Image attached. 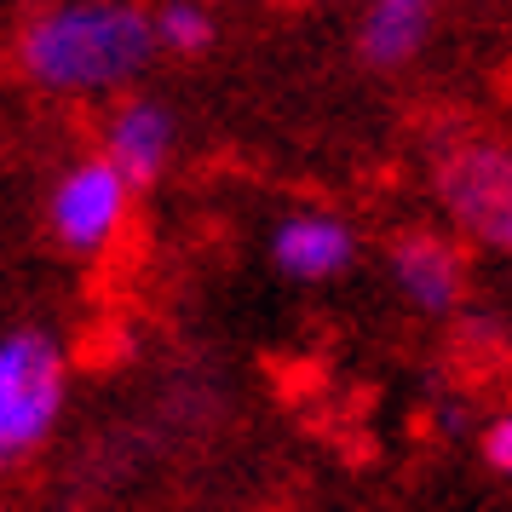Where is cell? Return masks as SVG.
<instances>
[{"label":"cell","instance_id":"6da1fadb","mask_svg":"<svg viewBox=\"0 0 512 512\" xmlns=\"http://www.w3.org/2000/svg\"><path fill=\"white\" fill-rule=\"evenodd\" d=\"M156 47V12L127 0H64L18 24L12 70L47 98H98L133 87L150 70Z\"/></svg>","mask_w":512,"mask_h":512},{"label":"cell","instance_id":"7a4b0ae2","mask_svg":"<svg viewBox=\"0 0 512 512\" xmlns=\"http://www.w3.org/2000/svg\"><path fill=\"white\" fill-rule=\"evenodd\" d=\"M64 346L47 328L18 323L0 334V455L18 461L52 438L64 415Z\"/></svg>","mask_w":512,"mask_h":512},{"label":"cell","instance_id":"3957f363","mask_svg":"<svg viewBox=\"0 0 512 512\" xmlns=\"http://www.w3.org/2000/svg\"><path fill=\"white\" fill-rule=\"evenodd\" d=\"M432 190H438L449 225L495 254L512 259V150L495 139H466L443 150L432 167Z\"/></svg>","mask_w":512,"mask_h":512},{"label":"cell","instance_id":"277c9868","mask_svg":"<svg viewBox=\"0 0 512 512\" xmlns=\"http://www.w3.org/2000/svg\"><path fill=\"white\" fill-rule=\"evenodd\" d=\"M133 213V179L110 156H81L47 190V231L75 259H98L116 248Z\"/></svg>","mask_w":512,"mask_h":512},{"label":"cell","instance_id":"5b68a950","mask_svg":"<svg viewBox=\"0 0 512 512\" xmlns=\"http://www.w3.org/2000/svg\"><path fill=\"white\" fill-rule=\"evenodd\" d=\"M173 139H179V127H173V110H167L162 98L150 93H127L110 104V116H104V150L98 156H110V162L139 185H156L173 162Z\"/></svg>","mask_w":512,"mask_h":512},{"label":"cell","instance_id":"8992f818","mask_svg":"<svg viewBox=\"0 0 512 512\" xmlns=\"http://www.w3.org/2000/svg\"><path fill=\"white\" fill-rule=\"evenodd\" d=\"M351 259H357V231L340 213L300 208L277 219V231H271V265L288 282H328L340 277Z\"/></svg>","mask_w":512,"mask_h":512},{"label":"cell","instance_id":"52a82bcc","mask_svg":"<svg viewBox=\"0 0 512 512\" xmlns=\"http://www.w3.org/2000/svg\"><path fill=\"white\" fill-rule=\"evenodd\" d=\"M392 282L403 288V300L415 305V311H449V305L461 300L466 288V259L461 248L438 231H409L397 236L392 248Z\"/></svg>","mask_w":512,"mask_h":512},{"label":"cell","instance_id":"ba28073f","mask_svg":"<svg viewBox=\"0 0 512 512\" xmlns=\"http://www.w3.org/2000/svg\"><path fill=\"white\" fill-rule=\"evenodd\" d=\"M432 41V6L426 0H374L357 18V52L369 70H403Z\"/></svg>","mask_w":512,"mask_h":512},{"label":"cell","instance_id":"9c48e42d","mask_svg":"<svg viewBox=\"0 0 512 512\" xmlns=\"http://www.w3.org/2000/svg\"><path fill=\"white\" fill-rule=\"evenodd\" d=\"M156 35H162L167 52L179 58H196V52L213 47V12L190 6V0H173V6H156Z\"/></svg>","mask_w":512,"mask_h":512},{"label":"cell","instance_id":"30bf717a","mask_svg":"<svg viewBox=\"0 0 512 512\" xmlns=\"http://www.w3.org/2000/svg\"><path fill=\"white\" fill-rule=\"evenodd\" d=\"M484 461L495 466L501 478H512V409L484 426Z\"/></svg>","mask_w":512,"mask_h":512}]
</instances>
